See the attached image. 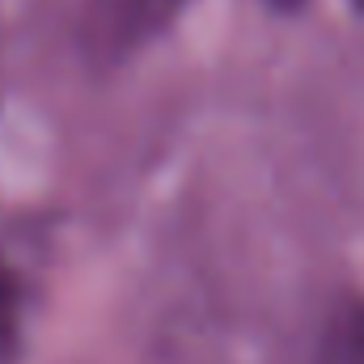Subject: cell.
Here are the masks:
<instances>
[{
  "label": "cell",
  "instance_id": "cell-1",
  "mask_svg": "<svg viewBox=\"0 0 364 364\" xmlns=\"http://www.w3.org/2000/svg\"><path fill=\"white\" fill-rule=\"evenodd\" d=\"M191 0H90L81 17V43L93 64H123L149 38H157Z\"/></svg>",
  "mask_w": 364,
  "mask_h": 364
},
{
  "label": "cell",
  "instance_id": "cell-2",
  "mask_svg": "<svg viewBox=\"0 0 364 364\" xmlns=\"http://www.w3.org/2000/svg\"><path fill=\"white\" fill-rule=\"evenodd\" d=\"M17 343H21V292L13 272L0 263V364L17 360Z\"/></svg>",
  "mask_w": 364,
  "mask_h": 364
},
{
  "label": "cell",
  "instance_id": "cell-3",
  "mask_svg": "<svg viewBox=\"0 0 364 364\" xmlns=\"http://www.w3.org/2000/svg\"><path fill=\"white\" fill-rule=\"evenodd\" d=\"M356 4H360V9H364V0H356Z\"/></svg>",
  "mask_w": 364,
  "mask_h": 364
}]
</instances>
